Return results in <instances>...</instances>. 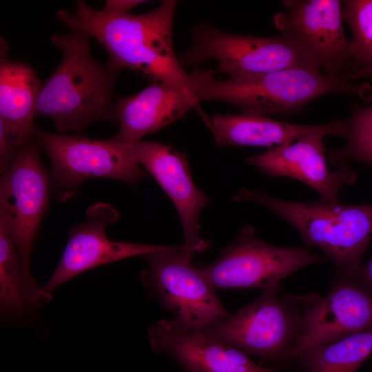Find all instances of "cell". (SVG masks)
I'll return each instance as SVG.
<instances>
[{"mask_svg":"<svg viewBox=\"0 0 372 372\" xmlns=\"http://www.w3.org/2000/svg\"><path fill=\"white\" fill-rule=\"evenodd\" d=\"M177 5V1L165 0L146 13L113 14L79 0L73 12L63 9L56 16L72 31L100 43L108 53L106 65L111 69L138 71L153 81L195 96L189 88V74L173 48L172 28Z\"/></svg>","mask_w":372,"mask_h":372,"instance_id":"cell-1","label":"cell"},{"mask_svg":"<svg viewBox=\"0 0 372 372\" xmlns=\"http://www.w3.org/2000/svg\"><path fill=\"white\" fill-rule=\"evenodd\" d=\"M61 59L43 83L35 116L50 118L59 132H79L99 121L117 123L113 89L117 71L92 56L88 38L77 32L54 34Z\"/></svg>","mask_w":372,"mask_h":372,"instance_id":"cell-2","label":"cell"},{"mask_svg":"<svg viewBox=\"0 0 372 372\" xmlns=\"http://www.w3.org/2000/svg\"><path fill=\"white\" fill-rule=\"evenodd\" d=\"M189 78L190 90L199 101L227 103L243 114L268 117L292 112L327 94L364 96L366 89V85L355 86L342 77L304 68L227 79H216L211 70L198 68Z\"/></svg>","mask_w":372,"mask_h":372,"instance_id":"cell-3","label":"cell"},{"mask_svg":"<svg viewBox=\"0 0 372 372\" xmlns=\"http://www.w3.org/2000/svg\"><path fill=\"white\" fill-rule=\"evenodd\" d=\"M231 200L267 207L292 225L307 247H316L324 253L345 276L357 275L372 238V205L289 201L245 187Z\"/></svg>","mask_w":372,"mask_h":372,"instance_id":"cell-4","label":"cell"},{"mask_svg":"<svg viewBox=\"0 0 372 372\" xmlns=\"http://www.w3.org/2000/svg\"><path fill=\"white\" fill-rule=\"evenodd\" d=\"M278 290L279 285L264 289L234 315L204 326L200 331L264 362L293 360L302 331L306 296H280Z\"/></svg>","mask_w":372,"mask_h":372,"instance_id":"cell-5","label":"cell"},{"mask_svg":"<svg viewBox=\"0 0 372 372\" xmlns=\"http://www.w3.org/2000/svg\"><path fill=\"white\" fill-rule=\"evenodd\" d=\"M192 44L179 58L190 66L213 59L229 78H241L293 68L320 70L315 57L295 39L280 34L259 37L227 33L209 23L192 28Z\"/></svg>","mask_w":372,"mask_h":372,"instance_id":"cell-6","label":"cell"},{"mask_svg":"<svg viewBox=\"0 0 372 372\" xmlns=\"http://www.w3.org/2000/svg\"><path fill=\"white\" fill-rule=\"evenodd\" d=\"M49 199L48 179L39 150L31 140L19 149L0 183V225L17 249L30 304L41 307L52 295L39 288L30 269V260Z\"/></svg>","mask_w":372,"mask_h":372,"instance_id":"cell-7","label":"cell"},{"mask_svg":"<svg viewBox=\"0 0 372 372\" xmlns=\"http://www.w3.org/2000/svg\"><path fill=\"white\" fill-rule=\"evenodd\" d=\"M33 136L51 161V179L62 199L87 178L103 177L134 185L147 172L130 154L128 143L110 138L51 133L35 127Z\"/></svg>","mask_w":372,"mask_h":372,"instance_id":"cell-8","label":"cell"},{"mask_svg":"<svg viewBox=\"0 0 372 372\" xmlns=\"http://www.w3.org/2000/svg\"><path fill=\"white\" fill-rule=\"evenodd\" d=\"M326 260L307 248L267 244L252 227L245 225L216 261L198 268L214 289H264L278 285L302 268Z\"/></svg>","mask_w":372,"mask_h":372,"instance_id":"cell-9","label":"cell"},{"mask_svg":"<svg viewBox=\"0 0 372 372\" xmlns=\"http://www.w3.org/2000/svg\"><path fill=\"white\" fill-rule=\"evenodd\" d=\"M182 248L172 246L143 256L148 263L141 273L144 287L185 325L201 328L229 317L214 288Z\"/></svg>","mask_w":372,"mask_h":372,"instance_id":"cell-10","label":"cell"},{"mask_svg":"<svg viewBox=\"0 0 372 372\" xmlns=\"http://www.w3.org/2000/svg\"><path fill=\"white\" fill-rule=\"evenodd\" d=\"M86 215L85 223L76 225L70 230L61 259L41 288L43 291L50 293L72 278L93 268L172 247L110 240L105 235L106 226L114 223L119 214L107 203L94 204L88 208Z\"/></svg>","mask_w":372,"mask_h":372,"instance_id":"cell-11","label":"cell"},{"mask_svg":"<svg viewBox=\"0 0 372 372\" xmlns=\"http://www.w3.org/2000/svg\"><path fill=\"white\" fill-rule=\"evenodd\" d=\"M286 12L276 13L281 34L302 45L318 61L324 74L341 77L350 64V42L342 25V1L285 0Z\"/></svg>","mask_w":372,"mask_h":372,"instance_id":"cell-12","label":"cell"},{"mask_svg":"<svg viewBox=\"0 0 372 372\" xmlns=\"http://www.w3.org/2000/svg\"><path fill=\"white\" fill-rule=\"evenodd\" d=\"M128 148L174 205L183 231V252L193 257L208 249L209 242L200 234L198 216L211 200L194 183L186 156L157 142L138 141L128 143Z\"/></svg>","mask_w":372,"mask_h":372,"instance_id":"cell-13","label":"cell"},{"mask_svg":"<svg viewBox=\"0 0 372 372\" xmlns=\"http://www.w3.org/2000/svg\"><path fill=\"white\" fill-rule=\"evenodd\" d=\"M351 278L337 281L324 297L316 293L306 296L302 331L293 358L307 347L372 328V293Z\"/></svg>","mask_w":372,"mask_h":372,"instance_id":"cell-14","label":"cell"},{"mask_svg":"<svg viewBox=\"0 0 372 372\" xmlns=\"http://www.w3.org/2000/svg\"><path fill=\"white\" fill-rule=\"evenodd\" d=\"M147 338L152 349L169 355L185 372H277L287 368L257 364L244 352L174 318L151 326Z\"/></svg>","mask_w":372,"mask_h":372,"instance_id":"cell-15","label":"cell"},{"mask_svg":"<svg viewBox=\"0 0 372 372\" xmlns=\"http://www.w3.org/2000/svg\"><path fill=\"white\" fill-rule=\"evenodd\" d=\"M323 133L302 136L291 144L247 158V164L271 176L289 177L314 189L321 201L338 203L341 188L352 185L356 173L346 165L329 169Z\"/></svg>","mask_w":372,"mask_h":372,"instance_id":"cell-16","label":"cell"},{"mask_svg":"<svg viewBox=\"0 0 372 372\" xmlns=\"http://www.w3.org/2000/svg\"><path fill=\"white\" fill-rule=\"evenodd\" d=\"M202 121L220 146L269 147L287 145L312 133H323L346 138L347 121L324 124L301 125L275 121L268 116L240 114L207 115L196 109Z\"/></svg>","mask_w":372,"mask_h":372,"instance_id":"cell-17","label":"cell"},{"mask_svg":"<svg viewBox=\"0 0 372 372\" xmlns=\"http://www.w3.org/2000/svg\"><path fill=\"white\" fill-rule=\"evenodd\" d=\"M194 96L167 84L153 81L138 92L120 97L115 103L119 124L112 138L133 143L144 136L158 131L198 108Z\"/></svg>","mask_w":372,"mask_h":372,"instance_id":"cell-18","label":"cell"},{"mask_svg":"<svg viewBox=\"0 0 372 372\" xmlns=\"http://www.w3.org/2000/svg\"><path fill=\"white\" fill-rule=\"evenodd\" d=\"M1 37L0 119L18 130L26 142L33 136V120L43 82L30 66L6 57Z\"/></svg>","mask_w":372,"mask_h":372,"instance_id":"cell-19","label":"cell"},{"mask_svg":"<svg viewBox=\"0 0 372 372\" xmlns=\"http://www.w3.org/2000/svg\"><path fill=\"white\" fill-rule=\"evenodd\" d=\"M372 354V328L334 342L307 347L293 358L305 372H356Z\"/></svg>","mask_w":372,"mask_h":372,"instance_id":"cell-20","label":"cell"},{"mask_svg":"<svg viewBox=\"0 0 372 372\" xmlns=\"http://www.w3.org/2000/svg\"><path fill=\"white\" fill-rule=\"evenodd\" d=\"M0 307L3 316L17 318L30 308L17 247L0 225Z\"/></svg>","mask_w":372,"mask_h":372,"instance_id":"cell-21","label":"cell"},{"mask_svg":"<svg viewBox=\"0 0 372 372\" xmlns=\"http://www.w3.org/2000/svg\"><path fill=\"white\" fill-rule=\"evenodd\" d=\"M342 15L353 35L350 41L351 72L372 68V0L342 1Z\"/></svg>","mask_w":372,"mask_h":372,"instance_id":"cell-22","label":"cell"},{"mask_svg":"<svg viewBox=\"0 0 372 372\" xmlns=\"http://www.w3.org/2000/svg\"><path fill=\"white\" fill-rule=\"evenodd\" d=\"M347 143L331 154L334 164L343 165L349 159L372 164V102L358 107L348 120Z\"/></svg>","mask_w":372,"mask_h":372,"instance_id":"cell-23","label":"cell"},{"mask_svg":"<svg viewBox=\"0 0 372 372\" xmlns=\"http://www.w3.org/2000/svg\"><path fill=\"white\" fill-rule=\"evenodd\" d=\"M27 143L20 132L0 119V168L1 174L10 167L20 147Z\"/></svg>","mask_w":372,"mask_h":372,"instance_id":"cell-24","label":"cell"},{"mask_svg":"<svg viewBox=\"0 0 372 372\" xmlns=\"http://www.w3.org/2000/svg\"><path fill=\"white\" fill-rule=\"evenodd\" d=\"M145 2L142 0H107L101 10L109 14H125Z\"/></svg>","mask_w":372,"mask_h":372,"instance_id":"cell-25","label":"cell"},{"mask_svg":"<svg viewBox=\"0 0 372 372\" xmlns=\"http://www.w3.org/2000/svg\"><path fill=\"white\" fill-rule=\"evenodd\" d=\"M357 275L365 288L372 293V259L365 267H360Z\"/></svg>","mask_w":372,"mask_h":372,"instance_id":"cell-26","label":"cell"},{"mask_svg":"<svg viewBox=\"0 0 372 372\" xmlns=\"http://www.w3.org/2000/svg\"><path fill=\"white\" fill-rule=\"evenodd\" d=\"M362 77L372 78V68H360L344 76L343 78L353 80Z\"/></svg>","mask_w":372,"mask_h":372,"instance_id":"cell-27","label":"cell"}]
</instances>
